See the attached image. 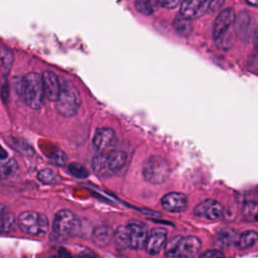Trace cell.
Returning <instances> with one entry per match:
<instances>
[{
    "label": "cell",
    "instance_id": "6",
    "mask_svg": "<svg viewBox=\"0 0 258 258\" xmlns=\"http://www.w3.org/2000/svg\"><path fill=\"white\" fill-rule=\"evenodd\" d=\"M17 222L20 230L28 235L41 236L48 231V219L41 213L23 212L18 216Z\"/></svg>",
    "mask_w": 258,
    "mask_h": 258
},
{
    "label": "cell",
    "instance_id": "13",
    "mask_svg": "<svg viewBox=\"0 0 258 258\" xmlns=\"http://www.w3.org/2000/svg\"><path fill=\"white\" fill-rule=\"evenodd\" d=\"M166 230L163 228H154L147 235L144 247L150 255L158 254L163 248L166 241Z\"/></svg>",
    "mask_w": 258,
    "mask_h": 258
},
{
    "label": "cell",
    "instance_id": "29",
    "mask_svg": "<svg viewBox=\"0 0 258 258\" xmlns=\"http://www.w3.org/2000/svg\"><path fill=\"white\" fill-rule=\"evenodd\" d=\"M155 1L161 7L167 8V9H173L177 7V5H179L181 2V0H155Z\"/></svg>",
    "mask_w": 258,
    "mask_h": 258
},
{
    "label": "cell",
    "instance_id": "23",
    "mask_svg": "<svg viewBox=\"0 0 258 258\" xmlns=\"http://www.w3.org/2000/svg\"><path fill=\"white\" fill-rule=\"evenodd\" d=\"M37 177L41 182L48 184V183H53L56 181L57 174L54 170H52L50 168H43L38 172Z\"/></svg>",
    "mask_w": 258,
    "mask_h": 258
},
{
    "label": "cell",
    "instance_id": "9",
    "mask_svg": "<svg viewBox=\"0 0 258 258\" xmlns=\"http://www.w3.org/2000/svg\"><path fill=\"white\" fill-rule=\"evenodd\" d=\"M224 214L223 206L216 200L208 199L200 203L194 209V215L210 221H215L220 219Z\"/></svg>",
    "mask_w": 258,
    "mask_h": 258
},
{
    "label": "cell",
    "instance_id": "10",
    "mask_svg": "<svg viewBox=\"0 0 258 258\" xmlns=\"http://www.w3.org/2000/svg\"><path fill=\"white\" fill-rule=\"evenodd\" d=\"M210 0H183L179 14L189 20L199 18L209 12Z\"/></svg>",
    "mask_w": 258,
    "mask_h": 258
},
{
    "label": "cell",
    "instance_id": "22",
    "mask_svg": "<svg viewBox=\"0 0 258 258\" xmlns=\"http://www.w3.org/2000/svg\"><path fill=\"white\" fill-rule=\"evenodd\" d=\"M135 8L144 15H151L154 12V6L151 0H135Z\"/></svg>",
    "mask_w": 258,
    "mask_h": 258
},
{
    "label": "cell",
    "instance_id": "12",
    "mask_svg": "<svg viewBox=\"0 0 258 258\" xmlns=\"http://www.w3.org/2000/svg\"><path fill=\"white\" fill-rule=\"evenodd\" d=\"M93 144L101 151L111 150L117 144L116 133L111 128H99L94 134Z\"/></svg>",
    "mask_w": 258,
    "mask_h": 258
},
{
    "label": "cell",
    "instance_id": "30",
    "mask_svg": "<svg viewBox=\"0 0 258 258\" xmlns=\"http://www.w3.org/2000/svg\"><path fill=\"white\" fill-rule=\"evenodd\" d=\"M225 0H210L209 12H216L223 4Z\"/></svg>",
    "mask_w": 258,
    "mask_h": 258
},
{
    "label": "cell",
    "instance_id": "4",
    "mask_svg": "<svg viewBox=\"0 0 258 258\" xmlns=\"http://www.w3.org/2000/svg\"><path fill=\"white\" fill-rule=\"evenodd\" d=\"M81 106V96L74 84L69 81L60 85V91L56 100V109L64 117L74 116Z\"/></svg>",
    "mask_w": 258,
    "mask_h": 258
},
{
    "label": "cell",
    "instance_id": "18",
    "mask_svg": "<svg viewBox=\"0 0 258 258\" xmlns=\"http://www.w3.org/2000/svg\"><path fill=\"white\" fill-rule=\"evenodd\" d=\"M18 170L17 162L13 158L0 159V179H6L13 176Z\"/></svg>",
    "mask_w": 258,
    "mask_h": 258
},
{
    "label": "cell",
    "instance_id": "33",
    "mask_svg": "<svg viewBox=\"0 0 258 258\" xmlns=\"http://www.w3.org/2000/svg\"><path fill=\"white\" fill-rule=\"evenodd\" d=\"M49 258H61V257H59V256H51Z\"/></svg>",
    "mask_w": 258,
    "mask_h": 258
},
{
    "label": "cell",
    "instance_id": "31",
    "mask_svg": "<svg viewBox=\"0 0 258 258\" xmlns=\"http://www.w3.org/2000/svg\"><path fill=\"white\" fill-rule=\"evenodd\" d=\"M8 157L7 151L0 145V159H5Z\"/></svg>",
    "mask_w": 258,
    "mask_h": 258
},
{
    "label": "cell",
    "instance_id": "27",
    "mask_svg": "<svg viewBox=\"0 0 258 258\" xmlns=\"http://www.w3.org/2000/svg\"><path fill=\"white\" fill-rule=\"evenodd\" d=\"M244 214L249 215L250 218L253 217V220L256 221L257 220V204L255 202L246 204L244 208Z\"/></svg>",
    "mask_w": 258,
    "mask_h": 258
},
{
    "label": "cell",
    "instance_id": "7",
    "mask_svg": "<svg viewBox=\"0 0 258 258\" xmlns=\"http://www.w3.org/2000/svg\"><path fill=\"white\" fill-rule=\"evenodd\" d=\"M236 14L233 8L222 10L216 17L213 25V36L216 41L229 36V30L233 26Z\"/></svg>",
    "mask_w": 258,
    "mask_h": 258
},
{
    "label": "cell",
    "instance_id": "14",
    "mask_svg": "<svg viewBox=\"0 0 258 258\" xmlns=\"http://www.w3.org/2000/svg\"><path fill=\"white\" fill-rule=\"evenodd\" d=\"M41 81L44 97L50 102H56L60 91V84L57 77L52 72L45 71L41 76Z\"/></svg>",
    "mask_w": 258,
    "mask_h": 258
},
{
    "label": "cell",
    "instance_id": "19",
    "mask_svg": "<svg viewBox=\"0 0 258 258\" xmlns=\"http://www.w3.org/2000/svg\"><path fill=\"white\" fill-rule=\"evenodd\" d=\"M14 224V216L7 207L0 204V233H5L11 230Z\"/></svg>",
    "mask_w": 258,
    "mask_h": 258
},
{
    "label": "cell",
    "instance_id": "1",
    "mask_svg": "<svg viewBox=\"0 0 258 258\" xmlns=\"http://www.w3.org/2000/svg\"><path fill=\"white\" fill-rule=\"evenodd\" d=\"M14 84L17 94L29 108L38 110L42 107L44 93L41 77L38 74L28 73L22 79H15Z\"/></svg>",
    "mask_w": 258,
    "mask_h": 258
},
{
    "label": "cell",
    "instance_id": "3",
    "mask_svg": "<svg viewBox=\"0 0 258 258\" xmlns=\"http://www.w3.org/2000/svg\"><path fill=\"white\" fill-rule=\"evenodd\" d=\"M79 228L80 222L76 215L69 210H60L54 216L51 239L56 242H63L74 235Z\"/></svg>",
    "mask_w": 258,
    "mask_h": 258
},
{
    "label": "cell",
    "instance_id": "17",
    "mask_svg": "<svg viewBox=\"0 0 258 258\" xmlns=\"http://www.w3.org/2000/svg\"><path fill=\"white\" fill-rule=\"evenodd\" d=\"M173 28L175 32L180 36H187L192 30L191 20L182 17L180 14L176 15L173 20Z\"/></svg>",
    "mask_w": 258,
    "mask_h": 258
},
{
    "label": "cell",
    "instance_id": "8",
    "mask_svg": "<svg viewBox=\"0 0 258 258\" xmlns=\"http://www.w3.org/2000/svg\"><path fill=\"white\" fill-rule=\"evenodd\" d=\"M128 248L139 250L144 247L148 231L146 226L138 222H131L125 226Z\"/></svg>",
    "mask_w": 258,
    "mask_h": 258
},
{
    "label": "cell",
    "instance_id": "28",
    "mask_svg": "<svg viewBox=\"0 0 258 258\" xmlns=\"http://www.w3.org/2000/svg\"><path fill=\"white\" fill-rule=\"evenodd\" d=\"M200 258H225V255L218 249H210L202 253Z\"/></svg>",
    "mask_w": 258,
    "mask_h": 258
},
{
    "label": "cell",
    "instance_id": "2",
    "mask_svg": "<svg viewBox=\"0 0 258 258\" xmlns=\"http://www.w3.org/2000/svg\"><path fill=\"white\" fill-rule=\"evenodd\" d=\"M202 243L196 236L174 237L165 247V258H195L200 252Z\"/></svg>",
    "mask_w": 258,
    "mask_h": 258
},
{
    "label": "cell",
    "instance_id": "32",
    "mask_svg": "<svg viewBox=\"0 0 258 258\" xmlns=\"http://www.w3.org/2000/svg\"><path fill=\"white\" fill-rule=\"evenodd\" d=\"M246 1H247L248 4H250V5L254 6V7L257 6V0H246Z\"/></svg>",
    "mask_w": 258,
    "mask_h": 258
},
{
    "label": "cell",
    "instance_id": "20",
    "mask_svg": "<svg viewBox=\"0 0 258 258\" xmlns=\"http://www.w3.org/2000/svg\"><path fill=\"white\" fill-rule=\"evenodd\" d=\"M258 239V235L255 231L252 230H248L243 232L237 239L236 241V245L239 249H247L252 247Z\"/></svg>",
    "mask_w": 258,
    "mask_h": 258
},
{
    "label": "cell",
    "instance_id": "16",
    "mask_svg": "<svg viewBox=\"0 0 258 258\" xmlns=\"http://www.w3.org/2000/svg\"><path fill=\"white\" fill-rule=\"evenodd\" d=\"M14 55L12 50L5 44H0V68L4 74H8L13 66Z\"/></svg>",
    "mask_w": 258,
    "mask_h": 258
},
{
    "label": "cell",
    "instance_id": "25",
    "mask_svg": "<svg viewBox=\"0 0 258 258\" xmlns=\"http://www.w3.org/2000/svg\"><path fill=\"white\" fill-rule=\"evenodd\" d=\"M114 238H115V243H116V245H117L119 248H121V249L128 248L125 227H119V228L116 230L115 234H114Z\"/></svg>",
    "mask_w": 258,
    "mask_h": 258
},
{
    "label": "cell",
    "instance_id": "15",
    "mask_svg": "<svg viewBox=\"0 0 258 258\" xmlns=\"http://www.w3.org/2000/svg\"><path fill=\"white\" fill-rule=\"evenodd\" d=\"M128 160V155L123 150L111 149L107 154H105V165L107 171L118 172L124 167Z\"/></svg>",
    "mask_w": 258,
    "mask_h": 258
},
{
    "label": "cell",
    "instance_id": "21",
    "mask_svg": "<svg viewBox=\"0 0 258 258\" xmlns=\"http://www.w3.org/2000/svg\"><path fill=\"white\" fill-rule=\"evenodd\" d=\"M250 22L251 17L247 12H241L237 18H235L234 23H236L237 32L240 35V37H244V34H246V37H248V30L250 28Z\"/></svg>",
    "mask_w": 258,
    "mask_h": 258
},
{
    "label": "cell",
    "instance_id": "11",
    "mask_svg": "<svg viewBox=\"0 0 258 258\" xmlns=\"http://www.w3.org/2000/svg\"><path fill=\"white\" fill-rule=\"evenodd\" d=\"M161 206L167 212L180 213L187 208V198L182 192L171 191L162 197Z\"/></svg>",
    "mask_w": 258,
    "mask_h": 258
},
{
    "label": "cell",
    "instance_id": "5",
    "mask_svg": "<svg viewBox=\"0 0 258 258\" xmlns=\"http://www.w3.org/2000/svg\"><path fill=\"white\" fill-rule=\"evenodd\" d=\"M170 168L168 162L159 155L148 157L143 164L142 174L146 181L158 184L164 182L169 176Z\"/></svg>",
    "mask_w": 258,
    "mask_h": 258
},
{
    "label": "cell",
    "instance_id": "26",
    "mask_svg": "<svg viewBox=\"0 0 258 258\" xmlns=\"http://www.w3.org/2000/svg\"><path fill=\"white\" fill-rule=\"evenodd\" d=\"M50 159H51V161H52L54 164H56V165H58V166H62V165L66 163V161H67V155H66V153H64L63 151H61V150H56V151L51 155Z\"/></svg>",
    "mask_w": 258,
    "mask_h": 258
},
{
    "label": "cell",
    "instance_id": "24",
    "mask_svg": "<svg viewBox=\"0 0 258 258\" xmlns=\"http://www.w3.org/2000/svg\"><path fill=\"white\" fill-rule=\"evenodd\" d=\"M69 170L73 175H75L76 177H79V178H85L89 175L88 169L83 164H80L78 162L71 163L69 165Z\"/></svg>",
    "mask_w": 258,
    "mask_h": 258
}]
</instances>
